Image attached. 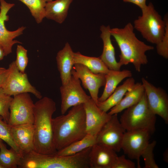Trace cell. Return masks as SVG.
<instances>
[{
	"label": "cell",
	"mask_w": 168,
	"mask_h": 168,
	"mask_svg": "<svg viewBox=\"0 0 168 168\" xmlns=\"http://www.w3.org/2000/svg\"><path fill=\"white\" fill-rule=\"evenodd\" d=\"M4 50L3 47L0 45V60L3 59L4 56H5Z\"/></svg>",
	"instance_id": "cell-35"
},
{
	"label": "cell",
	"mask_w": 168,
	"mask_h": 168,
	"mask_svg": "<svg viewBox=\"0 0 168 168\" xmlns=\"http://www.w3.org/2000/svg\"><path fill=\"white\" fill-rule=\"evenodd\" d=\"M7 69V73L1 87L6 94L12 96L30 93L39 99L42 97L41 93L30 82L27 74L19 70L15 61L10 64Z\"/></svg>",
	"instance_id": "cell-6"
},
{
	"label": "cell",
	"mask_w": 168,
	"mask_h": 168,
	"mask_svg": "<svg viewBox=\"0 0 168 168\" xmlns=\"http://www.w3.org/2000/svg\"><path fill=\"white\" fill-rule=\"evenodd\" d=\"M71 74L80 80L83 87L88 90L91 98L96 104L99 90L105 83V74L95 73L86 66L79 63L74 65Z\"/></svg>",
	"instance_id": "cell-12"
},
{
	"label": "cell",
	"mask_w": 168,
	"mask_h": 168,
	"mask_svg": "<svg viewBox=\"0 0 168 168\" xmlns=\"http://www.w3.org/2000/svg\"><path fill=\"white\" fill-rule=\"evenodd\" d=\"M12 98L6 94L2 88H0V115L7 123L10 114L9 108Z\"/></svg>",
	"instance_id": "cell-29"
},
{
	"label": "cell",
	"mask_w": 168,
	"mask_h": 168,
	"mask_svg": "<svg viewBox=\"0 0 168 168\" xmlns=\"http://www.w3.org/2000/svg\"><path fill=\"white\" fill-rule=\"evenodd\" d=\"M24 4L29 9L36 22L40 23L45 18V8L46 0H18Z\"/></svg>",
	"instance_id": "cell-26"
},
{
	"label": "cell",
	"mask_w": 168,
	"mask_h": 168,
	"mask_svg": "<svg viewBox=\"0 0 168 168\" xmlns=\"http://www.w3.org/2000/svg\"><path fill=\"white\" fill-rule=\"evenodd\" d=\"M119 121L126 131L145 129L151 133L154 132L156 115L148 105L145 92L138 102L125 109Z\"/></svg>",
	"instance_id": "cell-5"
},
{
	"label": "cell",
	"mask_w": 168,
	"mask_h": 168,
	"mask_svg": "<svg viewBox=\"0 0 168 168\" xmlns=\"http://www.w3.org/2000/svg\"><path fill=\"white\" fill-rule=\"evenodd\" d=\"M23 155L13 148L8 149L3 143L0 147V162L4 168H17Z\"/></svg>",
	"instance_id": "cell-25"
},
{
	"label": "cell",
	"mask_w": 168,
	"mask_h": 168,
	"mask_svg": "<svg viewBox=\"0 0 168 168\" xmlns=\"http://www.w3.org/2000/svg\"><path fill=\"white\" fill-rule=\"evenodd\" d=\"M135 164L130 160L126 158L123 155L118 156L113 168H135Z\"/></svg>",
	"instance_id": "cell-32"
},
{
	"label": "cell",
	"mask_w": 168,
	"mask_h": 168,
	"mask_svg": "<svg viewBox=\"0 0 168 168\" xmlns=\"http://www.w3.org/2000/svg\"><path fill=\"white\" fill-rule=\"evenodd\" d=\"M156 143L155 141L149 142L141 154V156L142 157L144 161V168H159L156 163L153 152Z\"/></svg>",
	"instance_id": "cell-28"
},
{
	"label": "cell",
	"mask_w": 168,
	"mask_h": 168,
	"mask_svg": "<svg viewBox=\"0 0 168 168\" xmlns=\"http://www.w3.org/2000/svg\"><path fill=\"white\" fill-rule=\"evenodd\" d=\"M126 131L119 119L117 114L112 115L97 134V143L105 145L116 152H119L121 149Z\"/></svg>",
	"instance_id": "cell-10"
},
{
	"label": "cell",
	"mask_w": 168,
	"mask_h": 168,
	"mask_svg": "<svg viewBox=\"0 0 168 168\" xmlns=\"http://www.w3.org/2000/svg\"><path fill=\"white\" fill-rule=\"evenodd\" d=\"M0 7H1V6H0Z\"/></svg>",
	"instance_id": "cell-39"
},
{
	"label": "cell",
	"mask_w": 168,
	"mask_h": 168,
	"mask_svg": "<svg viewBox=\"0 0 168 168\" xmlns=\"http://www.w3.org/2000/svg\"><path fill=\"white\" fill-rule=\"evenodd\" d=\"M87 134L96 136L111 115L100 109L91 98L84 104Z\"/></svg>",
	"instance_id": "cell-14"
},
{
	"label": "cell",
	"mask_w": 168,
	"mask_h": 168,
	"mask_svg": "<svg viewBox=\"0 0 168 168\" xmlns=\"http://www.w3.org/2000/svg\"><path fill=\"white\" fill-rule=\"evenodd\" d=\"M0 168H4V167L0 162Z\"/></svg>",
	"instance_id": "cell-37"
},
{
	"label": "cell",
	"mask_w": 168,
	"mask_h": 168,
	"mask_svg": "<svg viewBox=\"0 0 168 168\" xmlns=\"http://www.w3.org/2000/svg\"><path fill=\"white\" fill-rule=\"evenodd\" d=\"M150 132L145 129L127 131L124 133L121 149L130 159L136 160L138 167L140 168V158L149 143Z\"/></svg>",
	"instance_id": "cell-9"
},
{
	"label": "cell",
	"mask_w": 168,
	"mask_h": 168,
	"mask_svg": "<svg viewBox=\"0 0 168 168\" xmlns=\"http://www.w3.org/2000/svg\"><path fill=\"white\" fill-rule=\"evenodd\" d=\"M135 84V79L132 77H128L122 85L117 87L105 100L102 102L98 101L97 105L100 109L107 112L120 101L126 92Z\"/></svg>",
	"instance_id": "cell-22"
},
{
	"label": "cell",
	"mask_w": 168,
	"mask_h": 168,
	"mask_svg": "<svg viewBox=\"0 0 168 168\" xmlns=\"http://www.w3.org/2000/svg\"><path fill=\"white\" fill-rule=\"evenodd\" d=\"M142 14L133 22L134 28L148 42L157 44L163 38L166 23L151 2L141 9Z\"/></svg>",
	"instance_id": "cell-4"
},
{
	"label": "cell",
	"mask_w": 168,
	"mask_h": 168,
	"mask_svg": "<svg viewBox=\"0 0 168 168\" xmlns=\"http://www.w3.org/2000/svg\"><path fill=\"white\" fill-rule=\"evenodd\" d=\"M134 29L133 25L129 22L122 28H110V31L120 50L118 62L120 66L131 63L136 70L140 72L142 65L148 62L146 52L153 49L154 47L138 39Z\"/></svg>",
	"instance_id": "cell-3"
},
{
	"label": "cell",
	"mask_w": 168,
	"mask_h": 168,
	"mask_svg": "<svg viewBox=\"0 0 168 168\" xmlns=\"http://www.w3.org/2000/svg\"><path fill=\"white\" fill-rule=\"evenodd\" d=\"M73 0H56L47 2L45 17L59 23L66 19L70 5Z\"/></svg>",
	"instance_id": "cell-20"
},
{
	"label": "cell",
	"mask_w": 168,
	"mask_h": 168,
	"mask_svg": "<svg viewBox=\"0 0 168 168\" xmlns=\"http://www.w3.org/2000/svg\"><path fill=\"white\" fill-rule=\"evenodd\" d=\"M164 18L166 23L165 32L161 40L156 44L157 54L166 59L168 58V18L167 14L164 16Z\"/></svg>",
	"instance_id": "cell-31"
},
{
	"label": "cell",
	"mask_w": 168,
	"mask_h": 168,
	"mask_svg": "<svg viewBox=\"0 0 168 168\" xmlns=\"http://www.w3.org/2000/svg\"><path fill=\"white\" fill-rule=\"evenodd\" d=\"M0 45L3 47L5 56L12 52L13 46L16 44H21V42L14 39L23 34L26 27L22 26L13 31L8 30L5 26V22L9 19L7 13L15 5L7 2L5 0H0Z\"/></svg>",
	"instance_id": "cell-13"
},
{
	"label": "cell",
	"mask_w": 168,
	"mask_h": 168,
	"mask_svg": "<svg viewBox=\"0 0 168 168\" xmlns=\"http://www.w3.org/2000/svg\"><path fill=\"white\" fill-rule=\"evenodd\" d=\"M147 0H123L124 2H130L136 5L141 9L145 7L147 5L146 4Z\"/></svg>",
	"instance_id": "cell-33"
},
{
	"label": "cell",
	"mask_w": 168,
	"mask_h": 168,
	"mask_svg": "<svg viewBox=\"0 0 168 168\" xmlns=\"http://www.w3.org/2000/svg\"><path fill=\"white\" fill-rule=\"evenodd\" d=\"M3 142V141L0 138V147L1 145V144Z\"/></svg>",
	"instance_id": "cell-36"
},
{
	"label": "cell",
	"mask_w": 168,
	"mask_h": 168,
	"mask_svg": "<svg viewBox=\"0 0 168 168\" xmlns=\"http://www.w3.org/2000/svg\"><path fill=\"white\" fill-rule=\"evenodd\" d=\"M74 53L70 44L67 42L57 54L56 60L62 85L66 84L72 76L71 71L74 65Z\"/></svg>",
	"instance_id": "cell-18"
},
{
	"label": "cell",
	"mask_w": 168,
	"mask_h": 168,
	"mask_svg": "<svg viewBox=\"0 0 168 168\" xmlns=\"http://www.w3.org/2000/svg\"><path fill=\"white\" fill-rule=\"evenodd\" d=\"M145 92L142 83H135L133 87L126 92L124 97L117 105L111 109L108 113L111 115L118 114L134 105L141 100Z\"/></svg>",
	"instance_id": "cell-19"
},
{
	"label": "cell",
	"mask_w": 168,
	"mask_h": 168,
	"mask_svg": "<svg viewBox=\"0 0 168 168\" xmlns=\"http://www.w3.org/2000/svg\"><path fill=\"white\" fill-rule=\"evenodd\" d=\"M53 140L57 151L87 134L84 104L72 107L66 114L52 118Z\"/></svg>",
	"instance_id": "cell-2"
},
{
	"label": "cell",
	"mask_w": 168,
	"mask_h": 168,
	"mask_svg": "<svg viewBox=\"0 0 168 168\" xmlns=\"http://www.w3.org/2000/svg\"><path fill=\"white\" fill-rule=\"evenodd\" d=\"M97 143L96 137L89 134L81 139L74 142L66 147L57 151L56 155L68 156L78 153Z\"/></svg>",
	"instance_id": "cell-24"
},
{
	"label": "cell",
	"mask_w": 168,
	"mask_h": 168,
	"mask_svg": "<svg viewBox=\"0 0 168 168\" xmlns=\"http://www.w3.org/2000/svg\"><path fill=\"white\" fill-rule=\"evenodd\" d=\"M0 138L6 142L11 148L23 155L13 138L11 126L4 120L3 118L0 115Z\"/></svg>",
	"instance_id": "cell-27"
},
{
	"label": "cell",
	"mask_w": 168,
	"mask_h": 168,
	"mask_svg": "<svg viewBox=\"0 0 168 168\" xmlns=\"http://www.w3.org/2000/svg\"><path fill=\"white\" fill-rule=\"evenodd\" d=\"M118 156L112 148L96 143L91 147L89 153L90 168H113Z\"/></svg>",
	"instance_id": "cell-15"
},
{
	"label": "cell",
	"mask_w": 168,
	"mask_h": 168,
	"mask_svg": "<svg viewBox=\"0 0 168 168\" xmlns=\"http://www.w3.org/2000/svg\"><path fill=\"white\" fill-rule=\"evenodd\" d=\"M74 64L79 63L87 67L95 73L106 74L109 70L99 57L86 56L79 52H74L73 55Z\"/></svg>",
	"instance_id": "cell-23"
},
{
	"label": "cell",
	"mask_w": 168,
	"mask_h": 168,
	"mask_svg": "<svg viewBox=\"0 0 168 168\" xmlns=\"http://www.w3.org/2000/svg\"><path fill=\"white\" fill-rule=\"evenodd\" d=\"M56 110V103L52 99L42 97L34 103V150L40 153L56 154L53 140L52 116Z\"/></svg>",
	"instance_id": "cell-1"
},
{
	"label": "cell",
	"mask_w": 168,
	"mask_h": 168,
	"mask_svg": "<svg viewBox=\"0 0 168 168\" xmlns=\"http://www.w3.org/2000/svg\"><path fill=\"white\" fill-rule=\"evenodd\" d=\"M109 26L100 27V37L103 42V50L99 57L110 70L119 71L121 66L116 60L114 48L112 44Z\"/></svg>",
	"instance_id": "cell-17"
},
{
	"label": "cell",
	"mask_w": 168,
	"mask_h": 168,
	"mask_svg": "<svg viewBox=\"0 0 168 168\" xmlns=\"http://www.w3.org/2000/svg\"><path fill=\"white\" fill-rule=\"evenodd\" d=\"M131 71L128 70L122 71L110 70L105 74V83L103 92L98 98V101L102 102L107 99L113 93L118 85L123 80L132 77Z\"/></svg>",
	"instance_id": "cell-21"
},
{
	"label": "cell",
	"mask_w": 168,
	"mask_h": 168,
	"mask_svg": "<svg viewBox=\"0 0 168 168\" xmlns=\"http://www.w3.org/2000/svg\"><path fill=\"white\" fill-rule=\"evenodd\" d=\"M7 72V69L0 67V88H1L4 83Z\"/></svg>",
	"instance_id": "cell-34"
},
{
	"label": "cell",
	"mask_w": 168,
	"mask_h": 168,
	"mask_svg": "<svg viewBox=\"0 0 168 168\" xmlns=\"http://www.w3.org/2000/svg\"><path fill=\"white\" fill-rule=\"evenodd\" d=\"M47 0V2H50V1H52V0Z\"/></svg>",
	"instance_id": "cell-38"
},
{
	"label": "cell",
	"mask_w": 168,
	"mask_h": 168,
	"mask_svg": "<svg viewBox=\"0 0 168 168\" xmlns=\"http://www.w3.org/2000/svg\"><path fill=\"white\" fill-rule=\"evenodd\" d=\"M27 50L21 45H17L16 49V65L19 70L25 72L28 62Z\"/></svg>",
	"instance_id": "cell-30"
},
{
	"label": "cell",
	"mask_w": 168,
	"mask_h": 168,
	"mask_svg": "<svg viewBox=\"0 0 168 168\" xmlns=\"http://www.w3.org/2000/svg\"><path fill=\"white\" fill-rule=\"evenodd\" d=\"M142 81L150 109L168 124V96L166 92L161 87H156L143 77Z\"/></svg>",
	"instance_id": "cell-11"
},
{
	"label": "cell",
	"mask_w": 168,
	"mask_h": 168,
	"mask_svg": "<svg viewBox=\"0 0 168 168\" xmlns=\"http://www.w3.org/2000/svg\"><path fill=\"white\" fill-rule=\"evenodd\" d=\"M11 127L14 140L23 155L34 150V126L26 124Z\"/></svg>",
	"instance_id": "cell-16"
},
{
	"label": "cell",
	"mask_w": 168,
	"mask_h": 168,
	"mask_svg": "<svg viewBox=\"0 0 168 168\" xmlns=\"http://www.w3.org/2000/svg\"><path fill=\"white\" fill-rule=\"evenodd\" d=\"M34 103L28 93L13 96L10 104L8 124L11 126L33 124Z\"/></svg>",
	"instance_id": "cell-7"
},
{
	"label": "cell",
	"mask_w": 168,
	"mask_h": 168,
	"mask_svg": "<svg viewBox=\"0 0 168 168\" xmlns=\"http://www.w3.org/2000/svg\"><path fill=\"white\" fill-rule=\"evenodd\" d=\"M60 91L62 114H65L70 107L84 104L91 98L83 89L80 80L72 75L66 84L60 87Z\"/></svg>",
	"instance_id": "cell-8"
}]
</instances>
